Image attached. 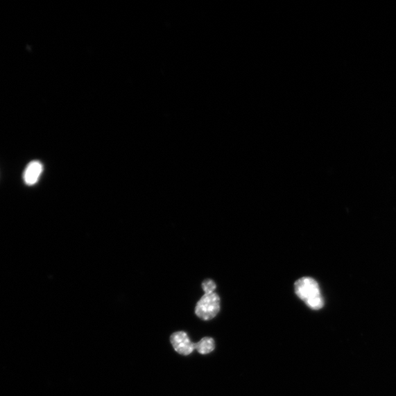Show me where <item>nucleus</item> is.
<instances>
[{
  "label": "nucleus",
  "mask_w": 396,
  "mask_h": 396,
  "mask_svg": "<svg viewBox=\"0 0 396 396\" xmlns=\"http://www.w3.org/2000/svg\"><path fill=\"white\" fill-rule=\"evenodd\" d=\"M171 343L175 352L184 356H188L196 350V345L191 342L185 332H176L171 337Z\"/></svg>",
  "instance_id": "nucleus-3"
},
{
  "label": "nucleus",
  "mask_w": 396,
  "mask_h": 396,
  "mask_svg": "<svg viewBox=\"0 0 396 396\" xmlns=\"http://www.w3.org/2000/svg\"><path fill=\"white\" fill-rule=\"evenodd\" d=\"M221 311V298L216 293H205L196 307V316L203 321H210Z\"/></svg>",
  "instance_id": "nucleus-2"
},
{
  "label": "nucleus",
  "mask_w": 396,
  "mask_h": 396,
  "mask_svg": "<svg viewBox=\"0 0 396 396\" xmlns=\"http://www.w3.org/2000/svg\"><path fill=\"white\" fill-rule=\"evenodd\" d=\"M202 287L204 292L209 295V293H214L216 286L212 279H208L203 281Z\"/></svg>",
  "instance_id": "nucleus-6"
},
{
  "label": "nucleus",
  "mask_w": 396,
  "mask_h": 396,
  "mask_svg": "<svg viewBox=\"0 0 396 396\" xmlns=\"http://www.w3.org/2000/svg\"><path fill=\"white\" fill-rule=\"evenodd\" d=\"M196 350L201 354H207L212 352L215 349V343L213 338L206 337L195 343Z\"/></svg>",
  "instance_id": "nucleus-5"
},
{
  "label": "nucleus",
  "mask_w": 396,
  "mask_h": 396,
  "mask_svg": "<svg viewBox=\"0 0 396 396\" xmlns=\"http://www.w3.org/2000/svg\"><path fill=\"white\" fill-rule=\"evenodd\" d=\"M297 296L313 311L321 310L325 301L317 281L310 277H303L295 284Z\"/></svg>",
  "instance_id": "nucleus-1"
},
{
  "label": "nucleus",
  "mask_w": 396,
  "mask_h": 396,
  "mask_svg": "<svg viewBox=\"0 0 396 396\" xmlns=\"http://www.w3.org/2000/svg\"><path fill=\"white\" fill-rule=\"evenodd\" d=\"M43 165L40 162H31L24 173V181L28 186L35 184L42 173Z\"/></svg>",
  "instance_id": "nucleus-4"
}]
</instances>
